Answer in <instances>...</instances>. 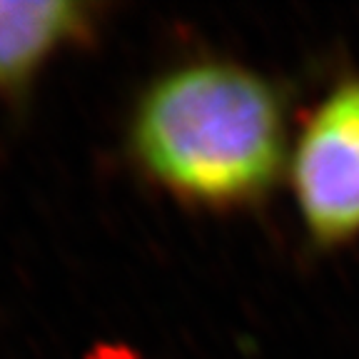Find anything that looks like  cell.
I'll list each match as a JSON object with an SVG mask.
<instances>
[{"label":"cell","instance_id":"6da1fadb","mask_svg":"<svg viewBox=\"0 0 359 359\" xmlns=\"http://www.w3.org/2000/svg\"><path fill=\"white\" fill-rule=\"evenodd\" d=\"M130 150L142 172L180 200L240 208L267 195L287 168L285 100L245 65L185 62L142 93Z\"/></svg>","mask_w":359,"mask_h":359},{"label":"cell","instance_id":"3957f363","mask_svg":"<svg viewBox=\"0 0 359 359\" xmlns=\"http://www.w3.org/2000/svg\"><path fill=\"white\" fill-rule=\"evenodd\" d=\"M90 8L67 0H0V93H18L65 45L85 38Z\"/></svg>","mask_w":359,"mask_h":359},{"label":"cell","instance_id":"7a4b0ae2","mask_svg":"<svg viewBox=\"0 0 359 359\" xmlns=\"http://www.w3.org/2000/svg\"><path fill=\"white\" fill-rule=\"evenodd\" d=\"M309 240L339 247L359 237V78L337 83L304 120L287 160Z\"/></svg>","mask_w":359,"mask_h":359}]
</instances>
